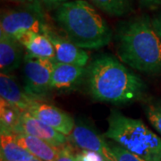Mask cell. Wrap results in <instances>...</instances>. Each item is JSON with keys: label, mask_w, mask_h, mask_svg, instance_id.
Wrapping results in <instances>:
<instances>
[{"label": "cell", "mask_w": 161, "mask_h": 161, "mask_svg": "<svg viewBox=\"0 0 161 161\" xmlns=\"http://www.w3.org/2000/svg\"><path fill=\"white\" fill-rule=\"evenodd\" d=\"M44 34H46L49 38L55 47L56 62L86 66L89 61V55L84 49L76 46L67 38L65 39L57 34L50 28L47 30Z\"/></svg>", "instance_id": "11"}, {"label": "cell", "mask_w": 161, "mask_h": 161, "mask_svg": "<svg viewBox=\"0 0 161 161\" xmlns=\"http://www.w3.org/2000/svg\"><path fill=\"white\" fill-rule=\"evenodd\" d=\"M17 40L31 56L39 58L55 61L56 51L51 40L44 33L25 32L19 36ZM56 62V61H55Z\"/></svg>", "instance_id": "14"}, {"label": "cell", "mask_w": 161, "mask_h": 161, "mask_svg": "<svg viewBox=\"0 0 161 161\" xmlns=\"http://www.w3.org/2000/svg\"><path fill=\"white\" fill-rule=\"evenodd\" d=\"M56 62L39 58L25 53L23 59V76L25 92L40 99L46 97L51 91V79Z\"/></svg>", "instance_id": "6"}, {"label": "cell", "mask_w": 161, "mask_h": 161, "mask_svg": "<svg viewBox=\"0 0 161 161\" xmlns=\"http://www.w3.org/2000/svg\"><path fill=\"white\" fill-rule=\"evenodd\" d=\"M10 1H14V2H19V3H30V2H33L35 0H10Z\"/></svg>", "instance_id": "26"}, {"label": "cell", "mask_w": 161, "mask_h": 161, "mask_svg": "<svg viewBox=\"0 0 161 161\" xmlns=\"http://www.w3.org/2000/svg\"><path fill=\"white\" fill-rule=\"evenodd\" d=\"M85 66L56 62L51 79V91L58 93H70L76 91L86 78Z\"/></svg>", "instance_id": "10"}, {"label": "cell", "mask_w": 161, "mask_h": 161, "mask_svg": "<svg viewBox=\"0 0 161 161\" xmlns=\"http://www.w3.org/2000/svg\"><path fill=\"white\" fill-rule=\"evenodd\" d=\"M68 0H42V2L47 6H59Z\"/></svg>", "instance_id": "25"}, {"label": "cell", "mask_w": 161, "mask_h": 161, "mask_svg": "<svg viewBox=\"0 0 161 161\" xmlns=\"http://www.w3.org/2000/svg\"><path fill=\"white\" fill-rule=\"evenodd\" d=\"M88 90L93 99L100 102L125 104L145 95L144 80L112 56L96 58L87 68Z\"/></svg>", "instance_id": "1"}, {"label": "cell", "mask_w": 161, "mask_h": 161, "mask_svg": "<svg viewBox=\"0 0 161 161\" xmlns=\"http://www.w3.org/2000/svg\"><path fill=\"white\" fill-rule=\"evenodd\" d=\"M14 133H26L44 140L58 148L67 144L68 137L38 119L28 112H23Z\"/></svg>", "instance_id": "8"}, {"label": "cell", "mask_w": 161, "mask_h": 161, "mask_svg": "<svg viewBox=\"0 0 161 161\" xmlns=\"http://www.w3.org/2000/svg\"><path fill=\"white\" fill-rule=\"evenodd\" d=\"M27 112L67 137L75 128V119L69 114L54 105L39 100Z\"/></svg>", "instance_id": "9"}, {"label": "cell", "mask_w": 161, "mask_h": 161, "mask_svg": "<svg viewBox=\"0 0 161 161\" xmlns=\"http://www.w3.org/2000/svg\"><path fill=\"white\" fill-rule=\"evenodd\" d=\"M0 154L1 161H29L35 158L18 143L11 132H1Z\"/></svg>", "instance_id": "16"}, {"label": "cell", "mask_w": 161, "mask_h": 161, "mask_svg": "<svg viewBox=\"0 0 161 161\" xmlns=\"http://www.w3.org/2000/svg\"><path fill=\"white\" fill-rule=\"evenodd\" d=\"M151 21H152V25L155 29L156 32L158 33V35L161 39V14H158Z\"/></svg>", "instance_id": "24"}, {"label": "cell", "mask_w": 161, "mask_h": 161, "mask_svg": "<svg viewBox=\"0 0 161 161\" xmlns=\"http://www.w3.org/2000/svg\"><path fill=\"white\" fill-rule=\"evenodd\" d=\"M54 18L66 38L82 49H99L112 40L113 33L108 23L86 0H72L59 5Z\"/></svg>", "instance_id": "3"}, {"label": "cell", "mask_w": 161, "mask_h": 161, "mask_svg": "<svg viewBox=\"0 0 161 161\" xmlns=\"http://www.w3.org/2000/svg\"><path fill=\"white\" fill-rule=\"evenodd\" d=\"M77 161H106L100 154L91 150H81L79 153L76 154Z\"/></svg>", "instance_id": "22"}, {"label": "cell", "mask_w": 161, "mask_h": 161, "mask_svg": "<svg viewBox=\"0 0 161 161\" xmlns=\"http://www.w3.org/2000/svg\"><path fill=\"white\" fill-rule=\"evenodd\" d=\"M115 50L124 64L148 75L161 74V39L147 15L121 22L115 34Z\"/></svg>", "instance_id": "2"}, {"label": "cell", "mask_w": 161, "mask_h": 161, "mask_svg": "<svg viewBox=\"0 0 161 161\" xmlns=\"http://www.w3.org/2000/svg\"><path fill=\"white\" fill-rule=\"evenodd\" d=\"M142 6L149 8H157L161 6V0H140Z\"/></svg>", "instance_id": "23"}, {"label": "cell", "mask_w": 161, "mask_h": 161, "mask_svg": "<svg viewBox=\"0 0 161 161\" xmlns=\"http://www.w3.org/2000/svg\"><path fill=\"white\" fill-rule=\"evenodd\" d=\"M106 139L104 134L98 133L95 127L83 121H79L75 124L73 132L68 136V141L77 148L97 152L106 161H113L108 142Z\"/></svg>", "instance_id": "7"}, {"label": "cell", "mask_w": 161, "mask_h": 161, "mask_svg": "<svg viewBox=\"0 0 161 161\" xmlns=\"http://www.w3.org/2000/svg\"><path fill=\"white\" fill-rule=\"evenodd\" d=\"M144 111L151 125L161 134V99L154 98L146 102Z\"/></svg>", "instance_id": "19"}, {"label": "cell", "mask_w": 161, "mask_h": 161, "mask_svg": "<svg viewBox=\"0 0 161 161\" xmlns=\"http://www.w3.org/2000/svg\"><path fill=\"white\" fill-rule=\"evenodd\" d=\"M107 139L136 154L145 161H161V137L156 134L141 119L111 110L108 117Z\"/></svg>", "instance_id": "4"}, {"label": "cell", "mask_w": 161, "mask_h": 161, "mask_svg": "<svg viewBox=\"0 0 161 161\" xmlns=\"http://www.w3.org/2000/svg\"><path fill=\"white\" fill-rule=\"evenodd\" d=\"M45 14L38 1L4 12L0 20V32L17 39L25 32L45 33L48 29Z\"/></svg>", "instance_id": "5"}, {"label": "cell", "mask_w": 161, "mask_h": 161, "mask_svg": "<svg viewBox=\"0 0 161 161\" xmlns=\"http://www.w3.org/2000/svg\"><path fill=\"white\" fill-rule=\"evenodd\" d=\"M18 143L41 161H54L59 148L41 139L26 133H14Z\"/></svg>", "instance_id": "15"}, {"label": "cell", "mask_w": 161, "mask_h": 161, "mask_svg": "<svg viewBox=\"0 0 161 161\" xmlns=\"http://www.w3.org/2000/svg\"><path fill=\"white\" fill-rule=\"evenodd\" d=\"M29 161H41L40 159H39V158H33L32 159H31V160Z\"/></svg>", "instance_id": "27"}, {"label": "cell", "mask_w": 161, "mask_h": 161, "mask_svg": "<svg viewBox=\"0 0 161 161\" xmlns=\"http://www.w3.org/2000/svg\"><path fill=\"white\" fill-rule=\"evenodd\" d=\"M104 13L111 16L126 15L133 8V0H91Z\"/></svg>", "instance_id": "17"}, {"label": "cell", "mask_w": 161, "mask_h": 161, "mask_svg": "<svg viewBox=\"0 0 161 161\" xmlns=\"http://www.w3.org/2000/svg\"><path fill=\"white\" fill-rule=\"evenodd\" d=\"M24 47L15 38L0 32V72L10 75L24 59Z\"/></svg>", "instance_id": "13"}, {"label": "cell", "mask_w": 161, "mask_h": 161, "mask_svg": "<svg viewBox=\"0 0 161 161\" xmlns=\"http://www.w3.org/2000/svg\"><path fill=\"white\" fill-rule=\"evenodd\" d=\"M54 161H77L76 154L74 153L72 148L67 144L59 148L58 154Z\"/></svg>", "instance_id": "21"}, {"label": "cell", "mask_w": 161, "mask_h": 161, "mask_svg": "<svg viewBox=\"0 0 161 161\" xmlns=\"http://www.w3.org/2000/svg\"><path fill=\"white\" fill-rule=\"evenodd\" d=\"M108 145L113 161H145L113 141L108 142Z\"/></svg>", "instance_id": "20"}, {"label": "cell", "mask_w": 161, "mask_h": 161, "mask_svg": "<svg viewBox=\"0 0 161 161\" xmlns=\"http://www.w3.org/2000/svg\"><path fill=\"white\" fill-rule=\"evenodd\" d=\"M23 111L1 99L0 105V125L1 132H14L17 126Z\"/></svg>", "instance_id": "18"}, {"label": "cell", "mask_w": 161, "mask_h": 161, "mask_svg": "<svg viewBox=\"0 0 161 161\" xmlns=\"http://www.w3.org/2000/svg\"><path fill=\"white\" fill-rule=\"evenodd\" d=\"M0 96L2 100L16 107L23 112H27L40 100L28 94L14 77L6 74H0Z\"/></svg>", "instance_id": "12"}]
</instances>
